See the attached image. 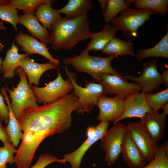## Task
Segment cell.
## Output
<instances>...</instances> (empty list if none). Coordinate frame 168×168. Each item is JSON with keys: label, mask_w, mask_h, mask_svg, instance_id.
<instances>
[{"label": "cell", "mask_w": 168, "mask_h": 168, "mask_svg": "<svg viewBox=\"0 0 168 168\" xmlns=\"http://www.w3.org/2000/svg\"><path fill=\"white\" fill-rule=\"evenodd\" d=\"M23 133L22 142L14 156L18 168H30L35 152L46 138L61 133L70 127L65 111L53 102L37 108L25 109L18 119Z\"/></svg>", "instance_id": "6da1fadb"}, {"label": "cell", "mask_w": 168, "mask_h": 168, "mask_svg": "<svg viewBox=\"0 0 168 168\" xmlns=\"http://www.w3.org/2000/svg\"><path fill=\"white\" fill-rule=\"evenodd\" d=\"M90 26L87 13L72 19L62 17L49 30L51 48L57 51L68 50L79 42L91 39Z\"/></svg>", "instance_id": "7a4b0ae2"}, {"label": "cell", "mask_w": 168, "mask_h": 168, "mask_svg": "<svg viewBox=\"0 0 168 168\" xmlns=\"http://www.w3.org/2000/svg\"><path fill=\"white\" fill-rule=\"evenodd\" d=\"M89 51L86 48L78 55L72 58H64L63 63L71 65L78 72L91 75L94 81L100 83L102 75L105 74L118 75V72L111 66V62L116 56L110 55L107 57L92 56L89 54Z\"/></svg>", "instance_id": "3957f363"}, {"label": "cell", "mask_w": 168, "mask_h": 168, "mask_svg": "<svg viewBox=\"0 0 168 168\" xmlns=\"http://www.w3.org/2000/svg\"><path fill=\"white\" fill-rule=\"evenodd\" d=\"M64 69L73 87V93L78 98V105L77 110L78 114L91 113L99 99L107 94L102 85L91 81H86L85 87L79 85L76 82L75 73L71 72L65 65Z\"/></svg>", "instance_id": "277c9868"}, {"label": "cell", "mask_w": 168, "mask_h": 168, "mask_svg": "<svg viewBox=\"0 0 168 168\" xmlns=\"http://www.w3.org/2000/svg\"><path fill=\"white\" fill-rule=\"evenodd\" d=\"M148 9H134L128 8L122 10L119 16L111 21L110 26L116 31L119 30L129 39L138 36V28L149 20L151 15H158Z\"/></svg>", "instance_id": "5b68a950"}, {"label": "cell", "mask_w": 168, "mask_h": 168, "mask_svg": "<svg viewBox=\"0 0 168 168\" xmlns=\"http://www.w3.org/2000/svg\"><path fill=\"white\" fill-rule=\"evenodd\" d=\"M15 72L20 77L18 84L16 87L13 86L11 89H9L7 86L6 89L11 100L10 103L11 109L18 119L25 109L37 108L39 105L37 103L38 100L28 83L24 71L18 67L15 69Z\"/></svg>", "instance_id": "8992f818"}, {"label": "cell", "mask_w": 168, "mask_h": 168, "mask_svg": "<svg viewBox=\"0 0 168 168\" xmlns=\"http://www.w3.org/2000/svg\"><path fill=\"white\" fill-rule=\"evenodd\" d=\"M127 131L126 125L119 123L106 131L100 140V146L105 152L108 167L114 165L122 153V144Z\"/></svg>", "instance_id": "52a82bcc"}, {"label": "cell", "mask_w": 168, "mask_h": 168, "mask_svg": "<svg viewBox=\"0 0 168 168\" xmlns=\"http://www.w3.org/2000/svg\"><path fill=\"white\" fill-rule=\"evenodd\" d=\"M57 77L42 87L30 86L39 103L45 104L55 101L69 94L73 90L70 81L63 78L59 69Z\"/></svg>", "instance_id": "ba28073f"}, {"label": "cell", "mask_w": 168, "mask_h": 168, "mask_svg": "<svg viewBox=\"0 0 168 168\" xmlns=\"http://www.w3.org/2000/svg\"><path fill=\"white\" fill-rule=\"evenodd\" d=\"M127 131L142 153L146 161L151 162L159 147L156 142L147 132L140 122H129L126 125Z\"/></svg>", "instance_id": "9c48e42d"}, {"label": "cell", "mask_w": 168, "mask_h": 168, "mask_svg": "<svg viewBox=\"0 0 168 168\" xmlns=\"http://www.w3.org/2000/svg\"><path fill=\"white\" fill-rule=\"evenodd\" d=\"M109 122H100L95 126H90L86 131V139L74 151L63 156L66 162H68L71 168H80L82 158L90 147L100 140L107 130Z\"/></svg>", "instance_id": "30bf717a"}, {"label": "cell", "mask_w": 168, "mask_h": 168, "mask_svg": "<svg viewBox=\"0 0 168 168\" xmlns=\"http://www.w3.org/2000/svg\"><path fill=\"white\" fill-rule=\"evenodd\" d=\"M126 76L120 73L118 75L108 74H103L101 83L108 94H115L123 100L129 95L140 91L141 87L137 83H130L127 81Z\"/></svg>", "instance_id": "8fae6325"}, {"label": "cell", "mask_w": 168, "mask_h": 168, "mask_svg": "<svg viewBox=\"0 0 168 168\" xmlns=\"http://www.w3.org/2000/svg\"><path fill=\"white\" fill-rule=\"evenodd\" d=\"M157 62L156 58L148 60L143 63L140 76L129 75L126 77L138 83L142 91L145 93H151L154 90H159L162 82L161 73L157 70Z\"/></svg>", "instance_id": "7c38bea8"}, {"label": "cell", "mask_w": 168, "mask_h": 168, "mask_svg": "<svg viewBox=\"0 0 168 168\" xmlns=\"http://www.w3.org/2000/svg\"><path fill=\"white\" fill-rule=\"evenodd\" d=\"M96 105L99 109L97 119L100 122H113L114 125L122 115L124 100L115 96L112 97L106 96L100 98Z\"/></svg>", "instance_id": "4fadbf2b"}, {"label": "cell", "mask_w": 168, "mask_h": 168, "mask_svg": "<svg viewBox=\"0 0 168 168\" xmlns=\"http://www.w3.org/2000/svg\"><path fill=\"white\" fill-rule=\"evenodd\" d=\"M14 40L20 47L21 50L28 56L39 54L57 66L60 64L59 60L54 58L50 54L47 44L39 41L33 37L20 31L15 35Z\"/></svg>", "instance_id": "5bb4252c"}, {"label": "cell", "mask_w": 168, "mask_h": 168, "mask_svg": "<svg viewBox=\"0 0 168 168\" xmlns=\"http://www.w3.org/2000/svg\"><path fill=\"white\" fill-rule=\"evenodd\" d=\"M151 110L147 102L145 93L143 91L134 92L124 100L123 112L116 124L126 118L136 117L141 119Z\"/></svg>", "instance_id": "9a60e30c"}, {"label": "cell", "mask_w": 168, "mask_h": 168, "mask_svg": "<svg viewBox=\"0 0 168 168\" xmlns=\"http://www.w3.org/2000/svg\"><path fill=\"white\" fill-rule=\"evenodd\" d=\"M166 115L151 110L140 119V123L156 142L163 137L166 123Z\"/></svg>", "instance_id": "2e32d148"}, {"label": "cell", "mask_w": 168, "mask_h": 168, "mask_svg": "<svg viewBox=\"0 0 168 168\" xmlns=\"http://www.w3.org/2000/svg\"><path fill=\"white\" fill-rule=\"evenodd\" d=\"M123 160L129 168H142L146 161L139 149L134 143L128 132H126L122 144Z\"/></svg>", "instance_id": "e0dca14e"}, {"label": "cell", "mask_w": 168, "mask_h": 168, "mask_svg": "<svg viewBox=\"0 0 168 168\" xmlns=\"http://www.w3.org/2000/svg\"><path fill=\"white\" fill-rule=\"evenodd\" d=\"M18 24L24 26L31 36L46 44H50V32L40 23L35 15L26 13L18 15Z\"/></svg>", "instance_id": "ac0fdd59"}, {"label": "cell", "mask_w": 168, "mask_h": 168, "mask_svg": "<svg viewBox=\"0 0 168 168\" xmlns=\"http://www.w3.org/2000/svg\"><path fill=\"white\" fill-rule=\"evenodd\" d=\"M58 66L50 62L43 63L35 62L29 56L23 60L20 65L28 77L30 86L33 84L38 86L40 77L45 72L57 68Z\"/></svg>", "instance_id": "d6986e66"}, {"label": "cell", "mask_w": 168, "mask_h": 168, "mask_svg": "<svg viewBox=\"0 0 168 168\" xmlns=\"http://www.w3.org/2000/svg\"><path fill=\"white\" fill-rule=\"evenodd\" d=\"M1 92L4 98L9 113V121L5 128L6 132L12 144L16 147L19 144L20 140H22L23 138L22 127L11 109L6 87L3 86L2 88Z\"/></svg>", "instance_id": "ffe728a7"}, {"label": "cell", "mask_w": 168, "mask_h": 168, "mask_svg": "<svg viewBox=\"0 0 168 168\" xmlns=\"http://www.w3.org/2000/svg\"><path fill=\"white\" fill-rule=\"evenodd\" d=\"M14 40L11 47L8 49L4 59L3 60L2 68L3 77L5 78L11 79L15 76V71L23 60L28 56L27 54L18 53L19 49L14 44Z\"/></svg>", "instance_id": "44dd1931"}, {"label": "cell", "mask_w": 168, "mask_h": 168, "mask_svg": "<svg viewBox=\"0 0 168 168\" xmlns=\"http://www.w3.org/2000/svg\"><path fill=\"white\" fill-rule=\"evenodd\" d=\"M116 31L109 23H106L101 30L92 33L91 40L86 48L89 51H101L115 37Z\"/></svg>", "instance_id": "7402d4cb"}, {"label": "cell", "mask_w": 168, "mask_h": 168, "mask_svg": "<svg viewBox=\"0 0 168 168\" xmlns=\"http://www.w3.org/2000/svg\"><path fill=\"white\" fill-rule=\"evenodd\" d=\"M92 7L91 0H69L65 6L56 11L59 14H64L66 18L72 19L87 13Z\"/></svg>", "instance_id": "603a6c76"}, {"label": "cell", "mask_w": 168, "mask_h": 168, "mask_svg": "<svg viewBox=\"0 0 168 168\" xmlns=\"http://www.w3.org/2000/svg\"><path fill=\"white\" fill-rule=\"evenodd\" d=\"M133 44L130 39L126 41L114 37L101 51L110 55L123 56L130 55L135 57Z\"/></svg>", "instance_id": "cb8c5ba5"}, {"label": "cell", "mask_w": 168, "mask_h": 168, "mask_svg": "<svg viewBox=\"0 0 168 168\" xmlns=\"http://www.w3.org/2000/svg\"><path fill=\"white\" fill-rule=\"evenodd\" d=\"M54 2L49 0L47 2L40 5L36 10L35 15L39 22L47 30H50L51 27L58 19L62 16L51 6Z\"/></svg>", "instance_id": "d4e9b609"}, {"label": "cell", "mask_w": 168, "mask_h": 168, "mask_svg": "<svg viewBox=\"0 0 168 168\" xmlns=\"http://www.w3.org/2000/svg\"><path fill=\"white\" fill-rule=\"evenodd\" d=\"M140 60L150 57H161L168 58V30L159 42L150 48L138 49L136 56Z\"/></svg>", "instance_id": "484cf974"}, {"label": "cell", "mask_w": 168, "mask_h": 168, "mask_svg": "<svg viewBox=\"0 0 168 168\" xmlns=\"http://www.w3.org/2000/svg\"><path fill=\"white\" fill-rule=\"evenodd\" d=\"M0 19L12 25L17 32L18 20L17 10L10 4L9 0H0Z\"/></svg>", "instance_id": "4316f807"}, {"label": "cell", "mask_w": 168, "mask_h": 168, "mask_svg": "<svg viewBox=\"0 0 168 168\" xmlns=\"http://www.w3.org/2000/svg\"><path fill=\"white\" fill-rule=\"evenodd\" d=\"M137 9H148L165 16L168 12V0H136L133 3Z\"/></svg>", "instance_id": "83f0119b"}, {"label": "cell", "mask_w": 168, "mask_h": 168, "mask_svg": "<svg viewBox=\"0 0 168 168\" xmlns=\"http://www.w3.org/2000/svg\"><path fill=\"white\" fill-rule=\"evenodd\" d=\"M130 4L124 0H108L106 9L103 15L104 21L109 23L122 10L129 8Z\"/></svg>", "instance_id": "f1b7e54d"}, {"label": "cell", "mask_w": 168, "mask_h": 168, "mask_svg": "<svg viewBox=\"0 0 168 168\" xmlns=\"http://www.w3.org/2000/svg\"><path fill=\"white\" fill-rule=\"evenodd\" d=\"M147 103L153 111L158 112L168 101V88L154 94L145 93Z\"/></svg>", "instance_id": "f546056e"}, {"label": "cell", "mask_w": 168, "mask_h": 168, "mask_svg": "<svg viewBox=\"0 0 168 168\" xmlns=\"http://www.w3.org/2000/svg\"><path fill=\"white\" fill-rule=\"evenodd\" d=\"M49 0H10V3L17 10H21L23 13H30L35 15L38 7Z\"/></svg>", "instance_id": "4dcf8cb0"}, {"label": "cell", "mask_w": 168, "mask_h": 168, "mask_svg": "<svg viewBox=\"0 0 168 168\" xmlns=\"http://www.w3.org/2000/svg\"><path fill=\"white\" fill-rule=\"evenodd\" d=\"M17 149L12 144L0 147V168H7L6 164H12L15 162L14 154Z\"/></svg>", "instance_id": "1f68e13d"}, {"label": "cell", "mask_w": 168, "mask_h": 168, "mask_svg": "<svg viewBox=\"0 0 168 168\" xmlns=\"http://www.w3.org/2000/svg\"><path fill=\"white\" fill-rule=\"evenodd\" d=\"M55 162L64 164L66 162L63 158L58 159L50 154H42L39 156L35 163L30 168H45L50 164Z\"/></svg>", "instance_id": "d6a6232c"}, {"label": "cell", "mask_w": 168, "mask_h": 168, "mask_svg": "<svg viewBox=\"0 0 168 168\" xmlns=\"http://www.w3.org/2000/svg\"><path fill=\"white\" fill-rule=\"evenodd\" d=\"M5 100L4 96L0 93V118L7 125L9 121V113L8 106Z\"/></svg>", "instance_id": "836d02e7"}, {"label": "cell", "mask_w": 168, "mask_h": 168, "mask_svg": "<svg viewBox=\"0 0 168 168\" xmlns=\"http://www.w3.org/2000/svg\"><path fill=\"white\" fill-rule=\"evenodd\" d=\"M0 140L2 142L3 145L12 144L7 134L6 128L3 127L0 122Z\"/></svg>", "instance_id": "e575fe53"}, {"label": "cell", "mask_w": 168, "mask_h": 168, "mask_svg": "<svg viewBox=\"0 0 168 168\" xmlns=\"http://www.w3.org/2000/svg\"><path fill=\"white\" fill-rule=\"evenodd\" d=\"M161 77L162 81V84H163L167 87H168V68L167 66L166 67V68L164 72L161 74Z\"/></svg>", "instance_id": "d590c367"}, {"label": "cell", "mask_w": 168, "mask_h": 168, "mask_svg": "<svg viewBox=\"0 0 168 168\" xmlns=\"http://www.w3.org/2000/svg\"><path fill=\"white\" fill-rule=\"evenodd\" d=\"M97 1L100 4V7L102 11L103 15L106 9L108 0H98Z\"/></svg>", "instance_id": "8d00e7d4"}, {"label": "cell", "mask_w": 168, "mask_h": 168, "mask_svg": "<svg viewBox=\"0 0 168 168\" xmlns=\"http://www.w3.org/2000/svg\"><path fill=\"white\" fill-rule=\"evenodd\" d=\"M163 111V113L166 115L168 114V103H166L162 107L161 109Z\"/></svg>", "instance_id": "74e56055"}, {"label": "cell", "mask_w": 168, "mask_h": 168, "mask_svg": "<svg viewBox=\"0 0 168 168\" xmlns=\"http://www.w3.org/2000/svg\"><path fill=\"white\" fill-rule=\"evenodd\" d=\"M4 46L1 43H0V51L2 50ZM3 58H2L0 57V73H2V62L3 61Z\"/></svg>", "instance_id": "f35d334b"}, {"label": "cell", "mask_w": 168, "mask_h": 168, "mask_svg": "<svg viewBox=\"0 0 168 168\" xmlns=\"http://www.w3.org/2000/svg\"><path fill=\"white\" fill-rule=\"evenodd\" d=\"M1 30L6 31L7 30V28L4 25L3 21L0 20V30Z\"/></svg>", "instance_id": "ab89813d"}, {"label": "cell", "mask_w": 168, "mask_h": 168, "mask_svg": "<svg viewBox=\"0 0 168 168\" xmlns=\"http://www.w3.org/2000/svg\"><path fill=\"white\" fill-rule=\"evenodd\" d=\"M142 168H152L151 166L149 163L147 165H146L145 166L143 167Z\"/></svg>", "instance_id": "60d3db41"}, {"label": "cell", "mask_w": 168, "mask_h": 168, "mask_svg": "<svg viewBox=\"0 0 168 168\" xmlns=\"http://www.w3.org/2000/svg\"><path fill=\"white\" fill-rule=\"evenodd\" d=\"M2 120H1V118H0V122H2Z\"/></svg>", "instance_id": "b9f144b4"}]
</instances>
